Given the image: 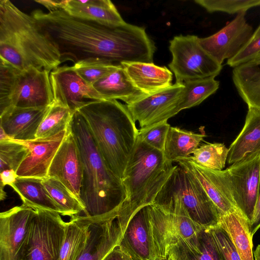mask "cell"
I'll list each match as a JSON object with an SVG mask.
<instances>
[{
  "mask_svg": "<svg viewBox=\"0 0 260 260\" xmlns=\"http://www.w3.org/2000/svg\"><path fill=\"white\" fill-rule=\"evenodd\" d=\"M63 10L74 17L105 26H119L126 23L110 0H68Z\"/></svg>",
  "mask_w": 260,
  "mask_h": 260,
  "instance_id": "obj_24",
  "label": "cell"
},
{
  "mask_svg": "<svg viewBox=\"0 0 260 260\" xmlns=\"http://www.w3.org/2000/svg\"><path fill=\"white\" fill-rule=\"evenodd\" d=\"M42 182L60 209L61 215L72 218L84 212V207L81 201L59 180L47 177L43 178Z\"/></svg>",
  "mask_w": 260,
  "mask_h": 260,
  "instance_id": "obj_33",
  "label": "cell"
},
{
  "mask_svg": "<svg viewBox=\"0 0 260 260\" xmlns=\"http://www.w3.org/2000/svg\"><path fill=\"white\" fill-rule=\"evenodd\" d=\"M237 209L252 220L257 199L260 175V151L249 155L226 169Z\"/></svg>",
  "mask_w": 260,
  "mask_h": 260,
  "instance_id": "obj_11",
  "label": "cell"
},
{
  "mask_svg": "<svg viewBox=\"0 0 260 260\" xmlns=\"http://www.w3.org/2000/svg\"><path fill=\"white\" fill-rule=\"evenodd\" d=\"M205 136L204 131L199 134L171 126L163 151L166 159L173 163L189 157Z\"/></svg>",
  "mask_w": 260,
  "mask_h": 260,
  "instance_id": "obj_29",
  "label": "cell"
},
{
  "mask_svg": "<svg viewBox=\"0 0 260 260\" xmlns=\"http://www.w3.org/2000/svg\"><path fill=\"white\" fill-rule=\"evenodd\" d=\"M260 53V24L245 47L233 58L229 59L226 64L235 68L254 59Z\"/></svg>",
  "mask_w": 260,
  "mask_h": 260,
  "instance_id": "obj_41",
  "label": "cell"
},
{
  "mask_svg": "<svg viewBox=\"0 0 260 260\" xmlns=\"http://www.w3.org/2000/svg\"><path fill=\"white\" fill-rule=\"evenodd\" d=\"M0 199L1 201L4 200L7 197L6 192L4 191L5 186L0 185Z\"/></svg>",
  "mask_w": 260,
  "mask_h": 260,
  "instance_id": "obj_48",
  "label": "cell"
},
{
  "mask_svg": "<svg viewBox=\"0 0 260 260\" xmlns=\"http://www.w3.org/2000/svg\"><path fill=\"white\" fill-rule=\"evenodd\" d=\"M156 259H167L170 251L197 238L206 229L188 215L154 204L146 206Z\"/></svg>",
  "mask_w": 260,
  "mask_h": 260,
  "instance_id": "obj_8",
  "label": "cell"
},
{
  "mask_svg": "<svg viewBox=\"0 0 260 260\" xmlns=\"http://www.w3.org/2000/svg\"><path fill=\"white\" fill-rule=\"evenodd\" d=\"M0 173V185H2L4 186L7 185L11 186V185L15 182L18 177L16 172L12 170H6Z\"/></svg>",
  "mask_w": 260,
  "mask_h": 260,
  "instance_id": "obj_45",
  "label": "cell"
},
{
  "mask_svg": "<svg viewBox=\"0 0 260 260\" xmlns=\"http://www.w3.org/2000/svg\"><path fill=\"white\" fill-rule=\"evenodd\" d=\"M49 106L43 108L14 107L0 114V126L13 140L36 139L39 126Z\"/></svg>",
  "mask_w": 260,
  "mask_h": 260,
  "instance_id": "obj_21",
  "label": "cell"
},
{
  "mask_svg": "<svg viewBox=\"0 0 260 260\" xmlns=\"http://www.w3.org/2000/svg\"><path fill=\"white\" fill-rule=\"evenodd\" d=\"M178 165L192 173L219 210L221 216L236 210L232 186L226 170H212L201 166L188 157Z\"/></svg>",
  "mask_w": 260,
  "mask_h": 260,
  "instance_id": "obj_18",
  "label": "cell"
},
{
  "mask_svg": "<svg viewBox=\"0 0 260 260\" xmlns=\"http://www.w3.org/2000/svg\"><path fill=\"white\" fill-rule=\"evenodd\" d=\"M11 138L6 133L3 128L0 126V142L7 141Z\"/></svg>",
  "mask_w": 260,
  "mask_h": 260,
  "instance_id": "obj_46",
  "label": "cell"
},
{
  "mask_svg": "<svg viewBox=\"0 0 260 260\" xmlns=\"http://www.w3.org/2000/svg\"><path fill=\"white\" fill-rule=\"evenodd\" d=\"M66 222L58 212L37 209L32 215L19 260H58Z\"/></svg>",
  "mask_w": 260,
  "mask_h": 260,
  "instance_id": "obj_9",
  "label": "cell"
},
{
  "mask_svg": "<svg viewBox=\"0 0 260 260\" xmlns=\"http://www.w3.org/2000/svg\"><path fill=\"white\" fill-rule=\"evenodd\" d=\"M183 84L184 87L176 107V114L199 105L214 93L219 87V82L215 77L188 81Z\"/></svg>",
  "mask_w": 260,
  "mask_h": 260,
  "instance_id": "obj_32",
  "label": "cell"
},
{
  "mask_svg": "<svg viewBox=\"0 0 260 260\" xmlns=\"http://www.w3.org/2000/svg\"><path fill=\"white\" fill-rule=\"evenodd\" d=\"M157 197L179 202L189 217L205 228L218 225L221 214L196 177L179 165L157 193Z\"/></svg>",
  "mask_w": 260,
  "mask_h": 260,
  "instance_id": "obj_7",
  "label": "cell"
},
{
  "mask_svg": "<svg viewBox=\"0 0 260 260\" xmlns=\"http://www.w3.org/2000/svg\"><path fill=\"white\" fill-rule=\"evenodd\" d=\"M73 113L68 107L54 101L39 126L36 139L49 137L67 130Z\"/></svg>",
  "mask_w": 260,
  "mask_h": 260,
  "instance_id": "obj_34",
  "label": "cell"
},
{
  "mask_svg": "<svg viewBox=\"0 0 260 260\" xmlns=\"http://www.w3.org/2000/svg\"><path fill=\"white\" fill-rule=\"evenodd\" d=\"M121 65L136 87L147 94L173 85L172 72L165 66L140 62H123Z\"/></svg>",
  "mask_w": 260,
  "mask_h": 260,
  "instance_id": "obj_22",
  "label": "cell"
},
{
  "mask_svg": "<svg viewBox=\"0 0 260 260\" xmlns=\"http://www.w3.org/2000/svg\"><path fill=\"white\" fill-rule=\"evenodd\" d=\"M194 2L210 13L222 12L237 15L260 6V0H196Z\"/></svg>",
  "mask_w": 260,
  "mask_h": 260,
  "instance_id": "obj_38",
  "label": "cell"
},
{
  "mask_svg": "<svg viewBox=\"0 0 260 260\" xmlns=\"http://www.w3.org/2000/svg\"><path fill=\"white\" fill-rule=\"evenodd\" d=\"M118 66L103 59L89 58L78 61L73 67L84 81L92 85Z\"/></svg>",
  "mask_w": 260,
  "mask_h": 260,
  "instance_id": "obj_36",
  "label": "cell"
},
{
  "mask_svg": "<svg viewBox=\"0 0 260 260\" xmlns=\"http://www.w3.org/2000/svg\"><path fill=\"white\" fill-rule=\"evenodd\" d=\"M156 260H172V258H171V257L170 256H168V258L167 259H157Z\"/></svg>",
  "mask_w": 260,
  "mask_h": 260,
  "instance_id": "obj_50",
  "label": "cell"
},
{
  "mask_svg": "<svg viewBox=\"0 0 260 260\" xmlns=\"http://www.w3.org/2000/svg\"><path fill=\"white\" fill-rule=\"evenodd\" d=\"M119 246L134 260H156L146 207L138 210L127 224Z\"/></svg>",
  "mask_w": 260,
  "mask_h": 260,
  "instance_id": "obj_20",
  "label": "cell"
},
{
  "mask_svg": "<svg viewBox=\"0 0 260 260\" xmlns=\"http://www.w3.org/2000/svg\"><path fill=\"white\" fill-rule=\"evenodd\" d=\"M118 215L113 212L92 216L84 249L77 260H103L119 245L123 229Z\"/></svg>",
  "mask_w": 260,
  "mask_h": 260,
  "instance_id": "obj_15",
  "label": "cell"
},
{
  "mask_svg": "<svg viewBox=\"0 0 260 260\" xmlns=\"http://www.w3.org/2000/svg\"><path fill=\"white\" fill-rule=\"evenodd\" d=\"M253 255L254 260H260V244H259L256 250L254 251Z\"/></svg>",
  "mask_w": 260,
  "mask_h": 260,
  "instance_id": "obj_47",
  "label": "cell"
},
{
  "mask_svg": "<svg viewBox=\"0 0 260 260\" xmlns=\"http://www.w3.org/2000/svg\"><path fill=\"white\" fill-rule=\"evenodd\" d=\"M229 148L220 143H208L202 145L188 158L196 164L207 169L221 171L227 160Z\"/></svg>",
  "mask_w": 260,
  "mask_h": 260,
  "instance_id": "obj_35",
  "label": "cell"
},
{
  "mask_svg": "<svg viewBox=\"0 0 260 260\" xmlns=\"http://www.w3.org/2000/svg\"><path fill=\"white\" fill-rule=\"evenodd\" d=\"M68 129L47 138L18 140L28 147L29 153L18 168L17 176L41 179L47 177L52 161Z\"/></svg>",
  "mask_w": 260,
  "mask_h": 260,
  "instance_id": "obj_19",
  "label": "cell"
},
{
  "mask_svg": "<svg viewBox=\"0 0 260 260\" xmlns=\"http://www.w3.org/2000/svg\"><path fill=\"white\" fill-rule=\"evenodd\" d=\"M47 177L59 180L80 200L83 167L79 149L70 126L52 161Z\"/></svg>",
  "mask_w": 260,
  "mask_h": 260,
  "instance_id": "obj_16",
  "label": "cell"
},
{
  "mask_svg": "<svg viewBox=\"0 0 260 260\" xmlns=\"http://www.w3.org/2000/svg\"><path fill=\"white\" fill-rule=\"evenodd\" d=\"M260 151V110L248 108L244 125L229 148L227 161L233 164Z\"/></svg>",
  "mask_w": 260,
  "mask_h": 260,
  "instance_id": "obj_25",
  "label": "cell"
},
{
  "mask_svg": "<svg viewBox=\"0 0 260 260\" xmlns=\"http://www.w3.org/2000/svg\"><path fill=\"white\" fill-rule=\"evenodd\" d=\"M184 87L183 84L175 82L167 88L126 106L141 128L168 121L177 114L176 107Z\"/></svg>",
  "mask_w": 260,
  "mask_h": 260,
  "instance_id": "obj_14",
  "label": "cell"
},
{
  "mask_svg": "<svg viewBox=\"0 0 260 260\" xmlns=\"http://www.w3.org/2000/svg\"><path fill=\"white\" fill-rule=\"evenodd\" d=\"M50 79L54 101L68 107L72 113L89 103L104 100L73 66L58 67L50 72Z\"/></svg>",
  "mask_w": 260,
  "mask_h": 260,
  "instance_id": "obj_12",
  "label": "cell"
},
{
  "mask_svg": "<svg viewBox=\"0 0 260 260\" xmlns=\"http://www.w3.org/2000/svg\"><path fill=\"white\" fill-rule=\"evenodd\" d=\"M0 60V114L14 107L43 108L52 104L50 72L20 70Z\"/></svg>",
  "mask_w": 260,
  "mask_h": 260,
  "instance_id": "obj_6",
  "label": "cell"
},
{
  "mask_svg": "<svg viewBox=\"0 0 260 260\" xmlns=\"http://www.w3.org/2000/svg\"><path fill=\"white\" fill-rule=\"evenodd\" d=\"M70 128L78 146L83 167L80 200L84 216L119 213L126 199L122 180L107 166L81 114L74 112Z\"/></svg>",
  "mask_w": 260,
  "mask_h": 260,
  "instance_id": "obj_3",
  "label": "cell"
},
{
  "mask_svg": "<svg viewBox=\"0 0 260 260\" xmlns=\"http://www.w3.org/2000/svg\"><path fill=\"white\" fill-rule=\"evenodd\" d=\"M253 60H260V53L258 54V55Z\"/></svg>",
  "mask_w": 260,
  "mask_h": 260,
  "instance_id": "obj_49",
  "label": "cell"
},
{
  "mask_svg": "<svg viewBox=\"0 0 260 260\" xmlns=\"http://www.w3.org/2000/svg\"><path fill=\"white\" fill-rule=\"evenodd\" d=\"M260 228V175L258 189L257 199L251 221L249 224V231L250 236L254 234Z\"/></svg>",
  "mask_w": 260,
  "mask_h": 260,
  "instance_id": "obj_42",
  "label": "cell"
},
{
  "mask_svg": "<svg viewBox=\"0 0 260 260\" xmlns=\"http://www.w3.org/2000/svg\"><path fill=\"white\" fill-rule=\"evenodd\" d=\"M245 14H237L218 31L210 36L199 39L202 48L221 65L225 60L235 56L253 35V28L247 22Z\"/></svg>",
  "mask_w": 260,
  "mask_h": 260,
  "instance_id": "obj_13",
  "label": "cell"
},
{
  "mask_svg": "<svg viewBox=\"0 0 260 260\" xmlns=\"http://www.w3.org/2000/svg\"><path fill=\"white\" fill-rule=\"evenodd\" d=\"M168 256L172 260H222L208 228L197 238L173 248Z\"/></svg>",
  "mask_w": 260,
  "mask_h": 260,
  "instance_id": "obj_31",
  "label": "cell"
},
{
  "mask_svg": "<svg viewBox=\"0 0 260 260\" xmlns=\"http://www.w3.org/2000/svg\"><path fill=\"white\" fill-rule=\"evenodd\" d=\"M92 217L77 215L66 222L58 260H77L83 251Z\"/></svg>",
  "mask_w": 260,
  "mask_h": 260,
  "instance_id": "obj_30",
  "label": "cell"
},
{
  "mask_svg": "<svg viewBox=\"0 0 260 260\" xmlns=\"http://www.w3.org/2000/svg\"><path fill=\"white\" fill-rule=\"evenodd\" d=\"M199 39L194 35H180L170 41L172 60L169 67L175 75L176 83L215 78L220 74L222 65L202 48Z\"/></svg>",
  "mask_w": 260,
  "mask_h": 260,
  "instance_id": "obj_10",
  "label": "cell"
},
{
  "mask_svg": "<svg viewBox=\"0 0 260 260\" xmlns=\"http://www.w3.org/2000/svg\"><path fill=\"white\" fill-rule=\"evenodd\" d=\"M0 58L20 70L51 72L61 63L58 47L36 19L0 0Z\"/></svg>",
  "mask_w": 260,
  "mask_h": 260,
  "instance_id": "obj_2",
  "label": "cell"
},
{
  "mask_svg": "<svg viewBox=\"0 0 260 260\" xmlns=\"http://www.w3.org/2000/svg\"><path fill=\"white\" fill-rule=\"evenodd\" d=\"M30 14L56 45L61 61L74 63L89 58L105 59L115 65L153 61L156 47L144 27L125 24L105 26L71 16L63 10Z\"/></svg>",
  "mask_w": 260,
  "mask_h": 260,
  "instance_id": "obj_1",
  "label": "cell"
},
{
  "mask_svg": "<svg viewBox=\"0 0 260 260\" xmlns=\"http://www.w3.org/2000/svg\"><path fill=\"white\" fill-rule=\"evenodd\" d=\"M218 225L228 234L241 260H254L249 223L240 211L221 215Z\"/></svg>",
  "mask_w": 260,
  "mask_h": 260,
  "instance_id": "obj_28",
  "label": "cell"
},
{
  "mask_svg": "<svg viewBox=\"0 0 260 260\" xmlns=\"http://www.w3.org/2000/svg\"><path fill=\"white\" fill-rule=\"evenodd\" d=\"M35 210L22 204L0 214V260H19L30 218Z\"/></svg>",
  "mask_w": 260,
  "mask_h": 260,
  "instance_id": "obj_17",
  "label": "cell"
},
{
  "mask_svg": "<svg viewBox=\"0 0 260 260\" xmlns=\"http://www.w3.org/2000/svg\"><path fill=\"white\" fill-rule=\"evenodd\" d=\"M35 2L43 6L48 12L64 10L68 0H35Z\"/></svg>",
  "mask_w": 260,
  "mask_h": 260,
  "instance_id": "obj_43",
  "label": "cell"
},
{
  "mask_svg": "<svg viewBox=\"0 0 260 260\" xmlns=\"http://www.w3.org/2000/svg\"><path fill=\"white\" fill-rule=\"evenodd\" d=\"M170 127L168 121H165L140 128L138 138L150 147L163 152Z\"/></svg>",
  "mask_w": 260,
  "mask_h": 260,
  "instance_id": "obj_39",
  "label": "cell"
},
{
  "mask_svg": "<svg viewBox=\"0 0 260 260\" xmlns=\"http://www.w3.org/2000/svg\"><path fill=\"white\" fill-rule=\"evenodd\" d=\"M175 167L166 159L163 152L138 137L122 180L126 199L119 210L118 220L126 226L138 210L152 204Z\"/></svg>",
  "mask_w": 260,
  "mask_h": 260,
  "instance_id": "obj_5",
  "label": "cell"
},
{
  "mask_svg": "<svg viewBox=\"0 0 260 260\" xmlns=\"http://www.w3.org/2000/svg\"><path fill=\"white\" fill-rule=\"evenodd\" d=\"M42 179L17 177L11 187L19 194L23 204L34 210L37 209L54 211L61 214V210L42 183Z\"/></svg>",
  "mask_w": 260,
  "mask_h": 260,
  "instance_id": "obj_27",
  "label": "cell"
},
{
  "mask_svg": "<svg viewBox=\"0 0 260 260\" xmlns=\"http://www.w3.org/2000/svg\"><path fill=\"white\" fill-rule=\"evenodd\" d=\"M28 153V147L18 140L0 142V172L6 170L16 172Z\"/></svg>",
  "mask_w": 260,
  "mask_h": 260,
  "instance_id": "obj_37",
  "label": "cell"
},
{
  "mask_svg": "<svg viewBox=\"0 0 260 260\" xmlns=\"http://www.w3.org/2000/svg\"><path fill=\"white\" fill-rule=\"evenodd\" d=\"M86 121L109 168L122 180L139 130L126 105L115 100L89 103L77 110Z\"/></svg>",
  "mask_w": 260,
  "mask_h": 260,
  "instance_id": "obj_4",
  "label": "cell"
},
{
  "mask_svg": "<svg viewBox=\"0 0 260 260\" xmlns=\"http://www.w3.org/2000/svg\"><path fill=\"white\" fill-rule=\"evenodd\" d=\"M214 238L222 260H241L226 232L219 225L208 228Z\"/></svg>",
  "mask_w": 260,
  "mask_h": 260,
  "instance_id": "obj_40",
  "label": "cell"
},
{
  "mask_svg": "<svg viewBox=\"0 0 260 260\" xmlns=\"http://www.w3.org/2000/svg\"><path fill=\"white\" fill-rule=\"evenodd\" d=\"M103 260H134L119 245L113 249Z\"/></svg>",
  "mask_w": 260,
  "mask_h": 260,
  "instance_id": "obj_44",
  "label": "cell"
},
{
  "mask_svg": "<svg viewBox=\"0 0 260 260\" xmlns=\"http://www.w3.org/2000/svg\"><path fill=\"white\" fill-rule=\"evenodd\" d=\"M104 100H120L131 105L147 94L136 87L122 65L92 85Z\"/></svg>",
  "mask_w": 260,
  "mask_h": 260,
  "instance_id": "obj_23",
  "label": "cell"
},
{
  "mask_svg": "<svg viewBox=\"0 0 260 260\" xmlns=\"http://www.w3.org/2000/svg\"><path fill=\"white\" fill-rule=\"evenodd\" d=\"M232 79L248 108L260 110V60H252L234 68Z\"/></svg>",
  "mask_w": 260,
  "mask_h": 260,
  "instance_id": "obj_26",
  "label": "cell"
}]
</instances>
